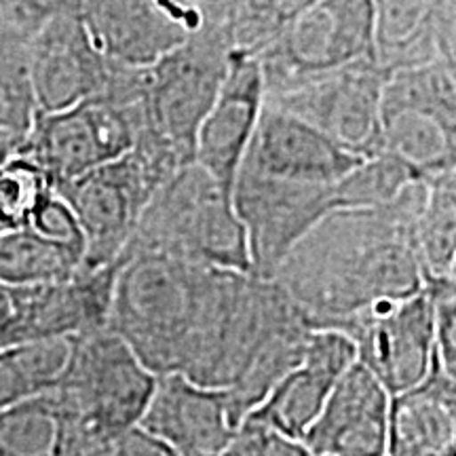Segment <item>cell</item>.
Listing matches in <instances>:
<instances>
[{
  "mask_svg": "<svg viewBox=\"0 0 456 456\" xmlns=\"http://www.w3.org/2000/svg\"><path fill=\"white\" fill-rule=\"evenodd\" d=\"M252 326L249 273L163 254H129L114 279L106 328L155 376L226 389Z\"/></svg>",
  "mask_w": 456,
  "mask_h": 456,
  "instance_id": "6da1fadb",
  "label": "cell"
},
{
  "mask_svg": "<svg viewBox=\"0 0 456 456\" xmlns=\"http://www.w3.org/2000/svg\"><path fill=\"white\" fill-rule=\"evenodd\" d=\"M427 178L383 208L336 209L294 245L271 279L281 285L311 330H332L342 319L425 288L412 226Z\"/></svg>",
  "mask_w": 456,
  "mask_h": 456,
  "instance_id": "7a4b0ae2",
  "label": "cell"
},
{
  "mask_svg": "<svg viewBox=\"0 0 456 456\" xmlns=\"http://www.w3.org/2000/svg\"><path fill=\"white\" fill-rule=\"evenodd\" d=\"M232 51L226 28L203 26L152 66L142 68L144 127L134 148L167 174L195 163V140L212 108Z\"/></svg>",
  "mask_w": 456,
  "mask_h": 456,
  "instance_id": "3957f363",
  "label": "cell"
},
{
  "mask_svg": "<svg viewBox=\"0 0 456 456\" xmlns=\"http://www.w3.org/2000/svg\"><path fill=\"white\" fill-rule=\"evenodd\" d=\"M129 254H163L209 269L252 271L232 195L197 163L182 167L152 195L123 252Z\"/></svg>",
  "mask_w": 456,
  "mask_h": 456,
  "instance_id": "277c9868",
  "label": "cell"
},
{
  "mask_svg": "<svg viewBox=\"0 0 456 456\" xmlns=\"http://www.w3.org/2000/svg\"><path fill=\"white\" fill-rule=\"evenodd\" d=\"M142 127V68L112 64L102 94L66 110L37 112L13 146L41 165L57 188L129 152Z\"/></svg>",
  "mask_w": 456,
  "mask_h": 456,
  "instance_id": "5b68a950",
  "label": "cell"
},
{
  "mask_svg": "<svg viewBox=\"0 0 456 456\" xmlns=\"http://www.w3.org/2000/svg\"><path fill=\"white\" fill-rule=\"evenodd\" d=\"M157 376L110 328L70 338V357L57 395L72 425V452L78 442L140 425Z\"/></svg>",
  "mask_w": 456,
  "mask_h": 456,
  "instance_id": "8992f818",
  "label": "cell"
},
{
  "mask_svg": "<svg viewBox=\"0 0 456 456\" xmlns=\"http://www.w3.org/2000/svg\"><path fill=\"white\" fill-rule=\"evenodd\" d=\"M380 152L425 175L456 167V61L387 74L380 98Z\"/></svg>",
  "mask_w": 456,
  "mask_h": 456,
  "instance_id": "52a82bcc",
  "label": "cell"
},
{
  "mask_svg": "<svg viewBox=\"0 0 456 456\" xmlns=\"http://www.w3.org/2000/svg\"><path fill=\"white\" fill-rule=\"evenodd\" d=\"M256 57L266 95L319 74L376 61L372 0H319Z\"/></svg>",
  "mask_w": 456,
  "mask_h": 456,
  "instance_id": "ba28073f",
  "label": "cell"
},
{
  "mask_svg": "<svg viewBox=\"0 0 456 456\" xmlns=\"http://www.w3.org/2000/svg\"><path fill=\"white\" fill-rule=\"evenodd\" d=\"M167 180L165 171L138 148H131L123 157L55 188L72 208L83 231L81 269H100L121 260L142 212Z\"/></svg>",
  "mask_w": 456,
  "mask_h": 456,
  "instance_id": "9c48e42d",
  "label": "cell"
},
{
  "mask_svg": "<svg viewBox=\"0 0 456 456\" xmlns=\"http://www.w3.org/2000/svg\"><path fill=\"white\" fill-rule=\"evenodd\" d=\"M232 205L248 239L249 275L271 279L323 216L336 212L334 184L271 178L239 167Z\"/></svg>",
  "mask_w": 456,
  "mask_h": 456,
  "instance_id": "30bf717a",
  "label": "cell"
},
{
  "mask_svg": "<svg viewBox=\"0 0 456 456\" xmlns=\"http://www.w3.org/2000/svg\"><path fill=\"white\" fill-rule=\"evenodd\" d=\"M332 330L353 342L355 362L372 372L391 397L423 383L429 374L436 334L425 288L408 298L370 305Z\"/></svg>",
  "mask_w": 456,
  "mask_h": 456,
  "instance_id": "8fae6325",
  "label": "cell"
},
{
  "mask_svg": "<svg viewBox=\"0 0 456 456\" xmlns=\"http://www.w3.org/2000/svg\"><path fill=\"white\" fill-rule=\"evenodd\" d=\"M387 70L376 61L340 68L266 95L271 106L294 114L357 157L380 152V98Z\"/></svg>",
  "mask_w": 456,
  "mask_h": 456,
  "instance_id": "7c38bea8",
  "label": "cell"
},
{
  "mask_svg": "<svg viewBox=\"0 0 456 456\" xmlns=\"http://www.w3.org/2000/svg\"><path fill=\"white\" fill-rule=\"evenodd\" d=\"M91 41L110 64L148 68L205 26L192 0H81Z\"/></svg>",
  "mask_w": 456,
  "mask_h": 456,
  "instance_id": "4fadbf2b",
  "label": "cell"
},
{
  "mask_svg": "<svg viewBox=\"0 0 456 456\" xmlns=\"http://www.w3.org/2000/svg\"><path fill=\"white\" fill-rule=\"evenodd\" d=\"M37 112H60L104 91L112 64L91 41L77 7H61L26 45Z\"/></svg>",
  "mask_w": 456,
  "mask_h": 456,
  "instance_id": "5bb4252c",
  "label": "cell"
},
{
  "mask_svg": "<svg viewBox=\"0 0 456 456\" xmlns=\"http://www.w3.org/2000/svg\"><path fill=\"white\" fill-rule=\"evenodd\" d=\"M118 266L121 260L100 269H78L61 281L13 288L11 349L41 340L77 338L106 328Z\"/></svg>",
  "mask_w": 456,
  "mask_h": 456,
  "instance_id": "9a60e30c",
  "label": "cell"
},
{
  "mask_svg": "<svg viewBox=\"0 0 456 456\" xmlns=\"http://www.w3.org/2000/svg\"><path fill=\"white\" fill-rule=\"evenodd\" d=\"M243 419L228 389L195 385L180 374H161L140 425L175 456H222Z\"/></svg>",
  "mask_w": 456,
  "mask_h": 456,
  "instance_id": "2e32d148",
  "label": "cell"
},
{
  "mask_svg": "<svg viewBox=\"0 0 456 456\" xmlns=\"http://www.w3.org/2000/svg\"><path fill=\"white\" fill-rule=\"evenodd\" d=\"M265 98L258 57L232 49L218 95L195 140V163L231 195L245 151L258 127Z\"/></svg>",
  "mask_w": 456,
  "mask_h": 456,
  "instance_id": "e0dca14e",
  "label": "cell"
},
{
  "mask_svg": "<svg viewBox=\"0 0 456 456\" xmlns=\"http://www.w3.org/2000/svg\"><path fill=\"white\" fill-rule=\"evenodd\" d=\"M391 395L353 362L336 380L305 442L313 456H387Z\"/></svg>",
  "mask_w": 456,
  "mask_h": 456,
  "instance_id": "ac0fdd59",
  "label": "cell"
},
{
  "mask_svg": "<svg viewBox=\"0 0 456 456\" xmlns=\"http://www.w3.org/2000/svg\"><path fill=\"white\" fill-rule=\"evenodd\" d=\"M362 161L302 118L265 102L241 167L271 178L336 184Z\"/></svg>",
  "mask_w": 456,
  "mask_h": 456,
  "instance_id": "d6986e66",
  "label": "cell"
},
{
  "mask_svg": "<svg viewBox=\"0 0 456 456\" xmlns=\"http://www.w3.org/2000/svg\"><path fill=\"white\" fill-rule=\"evenodd\" d=\"M355 362L353 342L336 330H309L300 362L273 385L249 416L294 440H305L345 370Z\"/></svg>",
  "mask_w": 456,
  "mask_h": 456,
  "instance_id": "ffe728a7",
  "label": "cell"
},
{
  "mask_svg": "<svg viewBox=\"0 0 456 456\" xmlns=\"http://www.w3.org/2000/svg\"><path fill=\"white\" fill-rule=\"evenodd\" d=\"M372 11L383 70L456 61V0H372Z\"/></svg>",
  "mask_w": 456,
  "mask_h": 456,
  "instance_id": "44dd1931",
  "label": "cell"
},
{
  "mask_svg": "<svg viewBox=\"0 0 456 456\" xmlns=\"http://www.w3.org/2000/svg\"><path fill=\"white\" fill-rule=\"evenodd\" d=\"M456 376L433 355L423 383L391 397L387 456H454Z\"/></svg>",
  "mask_w": 456,
  "mask_h": 456,
  "instance_id": "7402d4cb",
  "label": "cell"
},
{
  "mask_svg": "<svg viewBox=\"0 0 456 456\" xmlns=\"http://www.w3.org/2000/svg\"><path fill=\"white\" fill-rule=\"evenodd\" d=\"M412 241L425 281L456 279V167L427 175Z\"/></svg>",
  "mask_w": 456,
  "mask_h": 456,
  "instance_id": "603a6c76",
  "label": "cell"
},
{
  "mask_svg": "<svg viewBox=\"0 0 456 456\" xmlns=\"http://www.w3.org/2000/svg\"><path fill=\"white\" fill-rule=\"evenodd\" d=\"M0 456H72V425L57 391L0 412Z\"/></svg>",
  "mask_w": 456,
  "mask_h": 456,
  "instance_id": "cb8c5ba5",
  "label": "cell"
},
{
  "mask_svg": "<svg viewBox=\"0 0 456 456\" xmlns=\"http://www.w3.org/2000/svg\"><path fill=\"white\" fill-rule=\"evenodd\" d=\"M70 357V338L41 340L0 353V412L55 391Z\"/></svg>",
  "mask_w": 456,
  "mask_h": 456,
  "instance_id": "d4e9b609",
  "label": "cell"
},
{
  "mask_svg": "<svg viewBox=\"0 0 456 456\" xmlns=\"http://www.w3.org/2000/svg\"><path fill=\"white\" fill-rule=\"evenodd\" d=\"M83 258L28 231L26 226L0 235V281L11 288L43 285L72 277Z\"/></svg>",
  "mask_w": 456,
  "mask_h": 456,
  "instance_id": "484cf974",
  "label": "cell"
},
{
  "mask_svg": "<svg viewBox=\"0 0 456 456\" xmlns=\"http://www.w3.org/2000/svg\"><path fill=\"white\" fill-rule=\"evenodd\" d=\"M427 175L402 159L379 152L363 159L357 167L334 184L336 209L383 208L395 201L414 182Z\"/></svg>",
  "mask_w": 456,
  "mask_h": 456,
  "instance_id": "4316f807",
  "label": "cell"
},
{
  "mask_svg": "<svg viewBox=\"0 0 456 456\" xmlns=\"http://www.w3.org/2000/svg\"><path fill=\"white\" fill-rule=\"evenodd\" d=\"M26 45L24 38L0 30V134L17 140L24 138L37 114L28 78Z\"/></svg>",
  "mask_w": 456,
  "mask_h": 456,
  "instance_id": "83f0119b",
  "label": "cell"
},
{
  "mask_svg": "<svg viewBox=\"0 0 456 456\" xmlns=\"http://www.w3.org/2000/svg\"><path fill=\"white\" fill-rule=\"evenodd\" d=\"M319 0H239L231 20L232 49L258 55Z\"/></svg>",
  "mask_w": 456,
  "mask_h": 456,
  "instance_id": "f1b7e54d",
  "label": "cell"
},
{
  "mask_svg": "<svg viewBox=\"0 0 456 456\" xmlns=\"http://www.w3.org/2000/svg\"><path fill=\"white\" fill-rule=\"evenodd\" d=\"M26 228L37 232L38 237L47 239V241L55 245H61V248L70 249V252L85 258V237L81 226H78V220L70 205L57 191H51L37 205V209H34L26 222Z\"/></svg>",
  "mask_w": 456,
  "mask_h": 456,
  "instance_id": "f546056e",
  "label": "cell"
},
{
  "mask_svg": "<svg viewBox=\"0 0 456 456\" xmlns=\"http://www.w3.org/2000/svg\"><path fill=\"white\" fill-rule=\"evenodd\" d=\"M222 456H313L302 440L283 436L254 416L245 414Z\"/></svg>",
  "mask_w": 456,
  "mask_h": 456,
  "instance_id": "4dcf8cb0",
  "label": "cell"
},
{
  "mask_svg": "<svg viewBox=\"0 0 456 456\" xmlns=\"http://www.w3.org/2000/svg\"><path fill=\"white\" fill-rule=\"evenodd\" d=\"M72 456H175V452L142 425H131L78 442Z\"/></svg>",
  "mask_w": 456,
  "mask_h": 456,
  "instance_id": "1f68e13d",
  "label": "cell"
},
{
  "mask_svg": "<svg viewBox=\"0 0 456 456\" xmlns=\"http://www.w3.org/2000/svg\"><path fill=\"white\" fill-rule=\"evenodd\" d=\"M425 289L433 306L436 353L442 366L456 376V279H429Z\"/></svg>",
  "mask_w": 456,
  "mask_h": 456,
  "instance_id": "d6a6232c",
  "label": "cell"
},
{
  "mask_svg": "<svg viewBox=\"0 0 456 456\" xmlns=\"http://www.w3.org/2000/svg\"><path fill=\"white\" fill-rule=\"evenodd\" d=\"M61 7H72L66 0H0V30L30 41L49 15Z\"/></svg>",
  "mask_w": 456,
  "mask_h": 456,
  "instance_id": "836d02e7",
  "label": "cell"
},
{
  "mask_svg": "<svg viewBox=\"0 0 456 456\" xmlns=\"http://www.w3.org/2000/svg\"><path fill=\"white\" fill-rule=\"evenodd\" d=\"M15 317L13 288L0 281V353L9 351V334Z\"/></svg>",
  "mask_w": 456,
  "mask_h": 456,
  "instance_id": "e575fe53",
  "label": "cell"
},
{
  "mask_svg": "<svg viewBox=\"0 0 456 456\" xmlns=\"http://www.w3.org/2000/svg\"><path fill=\"white\" fill-rule=\"evenodd\" d=\"M7 140H11V135H7V134H0V146H3L4 142H7Z\"/></svg>",
  "mask_w": 456,
  "mask_h": 456,
  "instance_id": "d590c367",
  "label": "cell"
}]
</instances>
